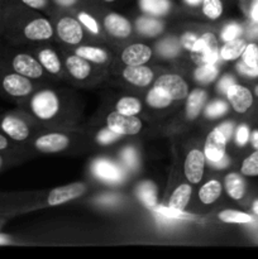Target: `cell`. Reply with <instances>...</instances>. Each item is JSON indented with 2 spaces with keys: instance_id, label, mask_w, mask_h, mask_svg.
Listing matches in <instances>:
<instances>
[{
  "instance_id": "1",
  "label": "cell",
  "mask_w": 258,
  "mask_h": 259,
  "mask_svg": "<svg viewBox=\"0 0 258 259\" xmlns=\"http://www.w3.org/2000/svg\"><path fill=\"white\" fill-rule=\"evenodd\" d=\"M33 91L30 78L0 66V94L9 98H25Z\"/></svg>"
},
{
  "instance_id": "2",
  "label": "cell",
  "mask_w": 258,
  "mask_h": 259,
  "mask_svg": "<svg viewBox=\"0 0 258 259\" xmlns=\"http://www.w3.org/2000/svg\"><path fill=\"white\" fill-rule=\"evenodd\" d=\"M30 110L39 120H50L60 111V99L52 90H42L30 99Z\"/></svg>"
},
{
  "instance_id": "3",
  "label": "cell",
  "mask_w": 258,
  "mask_h": 259,
  "mask_svg": "<svg viewBox=\"0 0 258 259\" xmlns=\"http://www.w3.org/2000/svg\"><path fill=\"white\" fill-rule=\"evenodd\" d=\"M0 132L12 142H24L30 137L28 121L18 113H5L0 115Z\"/></svg>"
},
{
  "instance_id": "4",
  "label": "cell",
  "mask_w": 258,
  "mask_h": 259,
  "mask_svg": "<svg viewBox=\"0 0 258 259\" xmlns=\"http://www.w3.org/2000/svg\"><path fill=\"white\" fill-rule=\"evenodd\" d=\"M194 60L199 65H215L219 60V50H218V40L212 33H205L197 38L194 47L191 48Z\"/></svg>"
},
{
  "instance_id": "5",
  "label": "cell",
  "mask_w": 258,
  "mask_h": 259,
  "mask_svg": "<svg viewBox=\"0 0 258 259\" xmlns=\"http://www.w3.org/2000/svg\"><path fill=\"white\" fill-rule=\"evenodd\" d=\"M106 125L121 136H136L142 131V120L137 115H123L113 111L106 118Z\"/></svg>"
},
{
  "instance_id": "6",
  "label": "cell",
  "mask_w": 258,
  "mask_h": 259,
  "mask_svg": "<svg viewBox=\"0 0 258 259\" xmlns=\"http://www.w3.org/2000/svg\"><path fill=\"white\" fill-rule=\"evenodd\" d=\"M154 86L166 91L172 100H181L189 95V86L186 81L180 75H175V73L162 75L161 77L157 78Z\"/></svg>"
},
{
  "instance_id": "7",
  "label": "cell",
  "mask_w": 258,
  "mask_h": 259,
  "mask_svg": "<svg viewBox=\"0 0 258 259\" xmlns=\"http://www.w3.org/2000/svg\"><path fill=\"white\" fill-rule=\"evenodd\" d=\"M20 32H22L23 38L37 42V40L50 39L53 35V28L50 20L45 18H35L24 23L20 27Z\"/></svg>"
},
{
  "instance_id": "8",
  "label": "cell",
  "mask_w": 258,
  "mask_h": 259,
  "mask_svg": "<svg viewBox=\"0 0 258 259\" xmlns=\"http://www.w3.org/2000/svg\"><path fill=\"white\" fill-rule=\"evenodd\" d=\"M205 161H206V157L204 152L200 149H191L187 153L184 164V172L190 184H199L201 181L204 176Z\"/></svg>"
},
{
  "instance_id": "9",
  "label": "cell",
  "mask_w": 258,
  "mask_h": 259,
  "mask_svg": "<svg viewBox=\"0 0 258 259\" xmlns=\"http://www.w3.org/2000/svg\"><path fill=\"white\" fill-rule=\"evenodd\" d=\"M86 190H88V186L82 182H75V184L66 185V186L56 187L48 195V205L57 206V205L72 201L85 194Z\"/></svg>"
},
{
  "instance_id": "10",
  "label": "cell",
  "mask_w": 258,
  "mask_h": 259,
  "mask_svg": "<svg viewBox=\"0 0 258 259\" xmlns=\"http://www.w3.org/2000/svg\"><path fill=\"white\" fill-rule=\"evenodd\" d=\"M57 34L67 45H78L82 40L81 23L72 17H63L57 23Z\"/></svg>"
},
{
  "instance_id": "11",
  "label": "cell",
  "mask_w": 258,
  "mask_h": 259,
  "mask_svg": "<svg viewBox=\"0 0 258 259\" xmlns=\"http://www.w3.org/2000/svg\"><path fill=\"white\" fill-rule=\"evenodd\" d=\"M227 138L218 128L212 129L206 137L204 146V154L209 162L220 161L225 156Z\"/></svg>"
},
{
  "instance_id": "12",
  "label": "cell",
  "mask_w": 258,
  "mask_h": 259,
  "mask_svg": "<svg viewBox=\"0 0 258 259\" xmlns=\"http://www.w3.org/2000/svg\"><path fill=\"white\" fill-rule=\"evenodd\" d=\"M68 146H70V139L67 136L61 133L45 134L34 142L35 149L43 153H57L65 151Z\"/></svg>"
},
{
  "instance_id": "13",
  "label": "cell",
  "mask_w": 258,
  "mask_h": 259,
  "mask_svg": "<svg viewBox=\"0 0 258 259\" xmlns=\"http://www.w3.org/2000/svg\"><path fill=\"white\" fill-rule=\"evenodd\" d=\"M227 98L230 105L237 113H245L253 103L252 93L242 85L233 83L227 91Z\"/></svg>"
},
{
  "instance_id": "14",
  "label": "cell",
  "mask_w": 258,
  "mask_h": 259,
  "mask_svg": "<svg viewBox=\"0 0 258 259\" xmlns=\"http://www.w3.org/2000/svg\"><path fill=\"white\" fill-rule=\"evenodd\" d=\"M152 58V50L143 43H134L128 46L121 52V61L126 66L144 65Z\"/></svg>"
},
{
  "instance_id": "15",
  "label": "cell",
  "mask_w": 258,
  "mask_h": 259,
  "mask_svg": "<svg viewBox=\"0 0 258 259\" xmlns=\"http://www.w3.org/2000/svg\"><path fill=\"white\" fill-rule=\"evenodd\" d=\"M104 28L115 38H126L132 33V24L126 18L116 13H109L104 18Z\"/></svg>"
},
{
  "instance_id": "16",
  "label": "cell",
  "mask_w": 258,
  "mask_h": 259,
  "mask_svg": "<svg viewBox=\"0 0 258 259\" xmlns=\"http://www.w3.org/2000/svg\"><path fill=\"white\" fill-rule=\"evenodd\" d=\"M124 80L128 81L129 83L134 86H139V88H146L153 80L154 75L153 71L146 65H138V66H128L124 68L123 71Z\"/></svg>"
},
{
  "instance_id": "17",
  "label": "cell",
  "mask_w": 258,
  "mask_h": 259,
  "mask_svg": "<svg viewBox=\"0 0 258 259\" xmlns=\"http://www.w3.org/2000/svg\"><path fill=\"white\" fill-rule=\"evenodd\" d=\"M93 171L100 180L106 182H119L123 180V171L114 162L101 158L94 162Z\"/></svg>"
},
{
  "instance_id": "18",
  "label": "cell",
  "mask_w": 258,
  "mask_h": 259,
  "mask_svg": "<svg viewBox=\"0 0 258 259\" xmlns=\"http://www.w3.org/2000/svg\"><path fill=\"white\" fill-rule=\"evenodd\" d=\"M66 68L77 80H85L91 73V66L89 61L76 53L66 58Z\"/></svg>"
},
{
  "instance_id": "19",
  "label": "cell",
  "mask_w": 258,
  "mask_h": 259,
  "mask_svg": "<svg viewBox=\"0 0 258 259\" xmlns=\"http://www.w3.org/2000/svg\"><path fill=\"white\" fill-rule=\"evenodd\" d=\"M205 100H206V93L201 89H196L190 95H187L186 100V115L190 120L197 118L201 109L204 108Z\"/></svg>"
},
{
  "instance_id": "20",
  "label": "cell",
  "mask_w": 258,
  "mask_h": 259,
  "mask_svg": "<svg viewBox=\"0 0 258 259\" xmlns=\"http://www.w3.org/2000/svg\"><path fill=\"white\" fill-rule=\"evenodd\" d=\"M192 194V187L187 184H182L180 186L176 187L174 192H172L171 197H169V207H174V209L181 210L184 211L186 209L187 204H189L190 199H191Z\"/></svg>"
},
{
  "instance_id": "21",
  "label": "cell",
  "mask_w": 258,
  "mask_h": 259,
  "mask_svg": "<svg viewBox=\"0 0 258 259\" xmlns=\"http://www.w3.org/2000/svg\"><path fill=\"white\" fill-rule=\"evenodd\" d=\"M247 43L242 38H235V39L228 40L220 50V57L224 61H234L239 58L244 52Z\"/></svg>"
},
{
  "instance_id": "22",
  "label": "cell",
  "mask_w": 258,
  "mask_h": 259,
  "mask_svg": "<svg viewBox=\"0 0 258 259\" xmlns=\"http://www.w3.org/2000/svg\"><path fill=\"white\" fill-rule=\"evenodd\" d=\"M223 191L222 184L218 180H210L199 190V199L202 204L210 205L217 201Z\"/></svg>"
},
{
  "instance_id": "23",
  "label": "cell",
  "mask_w": 258,
  "mask_h": 259,
  "mask_svg": "<svg viewBox=\"0 0 258 259\" xmlns=\"http://www.w3.org/2000/svg\"><path fill=\"white\" fill-rule=\"evenodd\" d=\"M225 190L233 200H240L244 196L245 184L238 174H229L225 177Z\"/></svg>"
},
{
  "instance_id": "24",
  "label": "cell",
  "mask_w": 258,
  "mask_h": 259,
  "mask_svg": "<svg viewBox=\"0 0 258 259\" xmlns=\"http://www.w3.org/2000/svg\"><path fill=\"white\" fill-rule=\"evenodd\" d=\"M138 4L144 13L154 17L166 15L171 8L168 0H138Z\"/></svg>"
},
{
  "instance_id": "25",
  "label": "cell",
  "mask_w": 258,
  "mask_h": 259,
  "mask_svg": "<svg viewBox=\"0 0 258 259\" xmlns=\"http://www.w3.org/2000/svg\"><path fill=\"white\" fill-rule=\"evenodd\" d=\"M38 61L43 66V68H46L50 73L56 75V73H58L61 71L60 57H58L55 51L50 50V48L40 50L38 52Z\"/></svg>"
},
{
  "instance_id": "26",
  "label": "cell",
  "mask_w": 258,
  "mask_h": 259,
  "mask_svg": "<svg viewBox=\"0 0 258 259\" xmlns=\"http://www.w3.org/2000/svg\"><path fill=\"white\" fill-rule=\"evenodd\" d=\"M146 101L149 106H152V108L164 109L167 108V106L171 105V103L174 100L169 98V95L166 91L157 88V86H153V88L148 91V94H147Z\"/></svg>"
},
{
  "instance_id": "27",
  "label": "cell",
  "mask_w": 258,
  "mask_h": 259,
  "mask_svg": "<svg viewBox=\"0 0 258 259\" xmlns=\"http://www.w3.org/2000/svg\"><path fill=\"white\" fill-rule=\"evenodd\" d=\"M75 53L88 60L89 62L95 63H105L109 58L106 51H104L103 48L95 47V46H81L76 50Z\"/></svg>"
},
{
  "instance_id": "28",
  "label": "cell",
  "mask_w": 258,
  "mask_h": 259,
  "mask_svg": "<svg viewBox=\"0 0 258 259\" xmlns=\"http://www.w3.org/2000/svg\"><path fill=\"white\" fill-rule=\"evenodd\" d=\"M137 29L147 37H156L163 30V24L158 19L143 17L137 20Z\"/></svg>"
},
{
  "instance_id": "29",
  "label": "cell",
  "mask_w": 258,
  "mask_h": 259,
  "mask_svg": "<svg viewBox=\"0 0 258 259\" xmlns=\"http://www.w3.org/2000/svg\"><path fill=\"white\" fill-rule=\"evenodd\" d=\"M116 111L123 115H138L142 111L141 101L133 96H123L115 105Z\"/></svg>"
},
{
  "instance_id": "30",
  "label": "cell",
  "mask_w": 258,
  "mask_h": 259,
  "mask_svg": "<svg viewBox=\"0 0 258 259\" xmlns=\"http://www.w3.org/2000/svg\"><path fill=\"white\" fill-rule=\"evenodd\" d=\"M137 194H138L139 200L146 206L153 209L157 205V190L152 182H143V184L139 185Z\"/></svg>"
},
{
  "instance_id": "31",
  "label": "cell",
  "mask_w": 258,
  "mask_h": 259,
  "mask_svg": "<svg viewBox=\"0 0 258 259\" xmlns=\"http://www.w3.org/2000/svg\"><path fill=\"white\" fill-rule=\"evenodd\" d=\"M223 223H232V224H247V223H252L253 218L249 214H245L242 211H235V210H223L218 215Z\"/></svg>"
},
{
  "instance_id": "32",
  "label": "cell",
  "mask_w": 258,
  "mask_h": 259,
  "mask_svg": "<svg viewBox=\"0 0 258 259\" xmlns=\"http://www.w3.org/2000/svg\"><path fill=\"white\" fill-rule=\"evenodd\" d=\"M195 78L201 83H209L218 76V68L215 65H200L195 70Z\"/></svg>"
},
{
  "instance_id": "33",
  "label": "cell",
  "mask_w": 258,
  "mask_h": 259,
  "mask_svg": "<svg viewBox=\"0 0 258 259\" xmlns=\"http://www.w3.org/2000/svg\"><path fill=\"white\" fill-rule=\"evenodd\" d=\"M202 13L209 19H218L223 14L222 0H202Z\"/></svg>"
},
{
  "instance_id": "34",
  "label": "cell",
  "mask_w": 258,
  "mask_h": 259,
  "mask_svg": "<svg viewBox=\"0 0 258 259\" xmlns=\"http://www.w3.org/2000/svg\"><path fill=\"white\" fill-rule=\"evenodd\" d=\"M180 51V42L175 38H168L164 39L158 45V52L163 57H176Z\"/></svg>"
},
{
  "instance_id": "35",
  "label": "cell",
  "mask_w": 258,
  "mask_h": 259,
  "mask_svg": "<svg viewBox=\"0 0 258 259\" xmlns=\"http://www.w3.org/2000/svg\"><path fill=\"white\" fill-rule=\"evenodd\" d=\"M240 171L244 176H258V151L253 152L243 161Z\"/></svg>"
},
{
  "instance_id": "36",
  "label": "cell",
  "mask_w": 258,
  "mask_h": 259,
  "mask_svg": "<svg viewBox=\"0 0 258 259\" xmlns=\"http://www.w3.org/2000/svg\"><path fill=\"white\" fill-rule=\"evenodd\" d=\"M153 210L156 212H158V214L163 215V217L168 218V219H187L189 218V215L185 214V210L184 211H181V210H177V209H174V207H166V206H162V205H156V206L153 207Z\"/></svg>"
},
{
  "instance_id": "37",
  "label": "cell",
  "mask_w": 258,
  "mask_h": 259,
  "mask_svg": "<svg viewBox=\"0 0 258 259\" xmlns=\"http://www.w3.org/2000/svg\"><path fill=\"white\" fill-rule=\"evenodd\" d=\"M243 61L245 65L248 66H258V46L254 45V43H250V45H247L244 52L242 55Z\"/></svg>"
},
{
  "instance_id": "38",
  "label": "cell",
  "mask_w": 258,
  "mask_h": 259,
  "mask_svg": "<svg viewBox=\"0 0 258 259\" xmlns=\"http://www.w3.org/2000/svg\"><path fill=\"white\" fill-rule=\"evenodd\" d=\"M77 18H78V22H80L81 24L85 25V27L89 29V32H91L93 34H99V32H100V27H99V23L96 22V19L93 17V15L85 12H80L78 13Z\"/></svg>"
},
{
  "instance_id": "39",
  "label": "cell",
  "mask_w": 258,
  "mask_h": 259,
  "mask_svg": "<svg viewBox=\"0 0 258 259\" xmlns=\"http://www.w3.org/2000/svg\"><path fill=\"white\" fill-rule=\"evenodd\" d=\"M228 110V105L222 100H218V101H212L210 105H207L206 110H205V115L207 118H211L215 119L218 116L223 115L224 113H227Z\"/></svg>"
},
{
  "instance_id": "40",
  "label": "cell",
  "mask_w": 258,
  "mask_h": 259,
  "mask_svg": "<svg viewBox=\"0 0 258 259\" xmlns=\"http://www.w3.org/2000/svg\"><path fill=\"white\" fill-rule=\"evenodd\" d=\"M120 137H121V134L111 131L110 128H106V129H103V131L99 132L98 136H96V141H98L100 144H109V143H113V142L118 141V139H120Z\"/></svg>"
},
{
  "instance_id": "41",
  "label": "cell",
  "mask_w": 258,
  "mask_h": 259,
  "mask_svg": "<svg viewBox=\"0 0 258 259\" xmlns=\"http://www.w3.org/2000/svg\"><path fill=\"white\" fill-rule=\"evenodd\" d=\"M121 158H123L124 163L129 168H136L138 166V156H137V152L133 148H131V147L121 151Z\"/></svg>"
},
{
  "instance_id": "42",
  "label": "cell",
  "mask_w": 258,
  "mask_h": 259,
  "mask_svg": "<svg viewBox=\"0 0 258 259\" xmlns=\"http://www.w3.org/2000/svg\"><path fill=\"white\" fill-rule=\"evenodd\" d=\"M240 33H242V28H240L239 25L229 24L222 30V34L220 35H222V39L224 40V42H228V40L235 39V38L239 37Z\"/></svg>"
},
{
  "instance_id": "43",
  "label": "cell",
  "mask_w": 258,
  "mask_h": 259,
  "mask_svg": "<svg viewBox=\"0 0 258 259\" xmlns=\"http://www.w3.org/2000/svg\"><path fill=\"white\" fill-rule=\"evenodd\" d=\"M235 141L239 146H244L249 141V129L247 125H240L238 128L237 134H235Z\"/></svg>"
},
{
  "instance_id": "44",
  "label": "cell",
  "mask_w": 258,
  "mask_h": 259,
  "mask_svg": "<svg viewBox=\"0 0 258 259\" xmlns=\"http://www.w3.org/2000/svg\"><path fill=\"white\" fill-rule=\"evenodd\" d=\"M197 38L199 37H197L195 33H192V32L185 33V34L181 37V46L185 48V50L191 51V48L194 47V45H195V42L197 40Z\"/></svg>"
},
{
  "instance_id": "45",
  "label": "cell",
  "mask_w": 258,
  "mask_h": 259,
  "mask_svg": "<svg viewBox=\"0 0 258 259\" xmlns=\"http://www.w3.org/2000/svg\"><path fill=\"white\" fill-rule=\"evenodd\" d=\"M238 71H239L240 73H243V75L258 76V66H254V67H252V66L245 65L244 62H242V63H239V65H238Z\"/></svg>"
},
{
  "instance_id": "46",
  "label": "cell",
  "mask_w": 258,
  "mask_h": 259,
  "mask_svg": "<svg viewBox=\"0 0 258 259\" xmlns=\"http://www.w3.org/2000/svg\"><path fill=\"white\" fill-rule=\"evenodd\" d=\"M233 128H234V125H233L232 123H223L222 125L218 126V129H219V131L224 134V137L227 138V141H229V139L232 138Z\"/></svg>"
},
{
  "instance_id": "47",
  "label": "cell",
  "mask_w": 258,
  "mask_h": 259,
  "mask_svg": "<svg viewBox=\"0 0 258 259\" xmlns=\"http://www.w3.org/2000/svg\"><path fill=\"white\" fill-rule=\"evenodd\" d=\"M233 83H235L234 80H233V77H230V76H225V77H223L222 81L219 82V90L222 91V93L227 94L228 89H229Z\"/></svg>"
},
{
  "instance_id": "48",
  "label": "cell",
  "mask_w": 258,
  "mask_h": 259,
  "mask_svg": "<svg viewBox=\"0 0 258 259\" xmlns=\"http://www.w3.org/2000/svg\"><path fill=\"white\" fill-rule=\"evenodd\" d=\"M5 20H7V5L0 2V29L4 30Z\"/></svg>"
},
{
  "instance_id": "49",
  "label": "cell",
  "mask_w": 258,
  "mask_h": 259,
  "mask_svg": "<svg viewBox=\"0 0 258 259\" xmlns=\"http://www.w3.org/2000/svg\"><path fill=\"white\" fill-rule=\"evenodd\" d=\"M209 163H211L214 168H217V169H224V168H227V166H228V164H229V159H228L227 154H225V156L223 157V158L220 159V161L209 162Z\"/></svg>"
},
{
  "instance_id": "50",
  "label": "cell",
  "mask_w": 258,
  "mask_h": 259,
  "mask_svg": "<svg viewBox=\"0 0 258 259\" xmlns=\"http://www.w3.org/2000/svg\"><path fill=\"white\" fill-rule=\"evenodd\" d=\"M249 14H250V18H252L253 22L258 23V0H253L252 2Z\"/></svg>"
},
{
  "instance_id": "51",
  "label": "cell",
  "mask_w": 258,
  "mask_h": 259,
  "mask_svg": "<svg viewBox=\"0 0 258 259\" xmlns=\"http://www.w3.org/2000/svg\"><path fill=\"white\" fill-rule=\"evenodd\" d=\"M10 139L8 138L5 134H3L0 132V151H4V149H10Z\"/></svg>"
},
{
  "instance_id": "52",
  "label": "cell",
  "mask_w": 258,
  "mask_h": 259,
  "mask_svg": "<svg viewBox=\"0 0 258 259\" xmlns=\"http://www.w3.org/2000/svg\"><path fill=\"white\" fill-rule=\"evenodd\" d=\"M8 158H9V149H4V151H0V171L5 167L7 164Z\"/></svg>"
},
{
  "instance_id": "53",
  "label": "cell",
  "mask_w": 258,
  "mask_h": 259,
  "mask_svg": "<svg viewBox=\"0 0 258 259\" xmlns=\"http://www.w3.org/2000/svg\"><path fill=\"white\" fill-rule=\"evenodd\" d=\"M56 4H58L60 7H73L78 0H55Z\"/></svg>"
},
{
  "instance_id": "54",
  "label": "cell",
  "mask_w": 258,
  "mask_h": 259,
  "mask_svg": "<svg viewBox=\"0 0 258 259\" xmlns=\"http://www.w3.org/2000/svg\"><path fill=\"white\" fill-rule=\"evenodd\" d=\"M250 142H252V146L258 151V131L253 132L250 136Z\"/></svg>"
},
{
  "instance_id": "55",
  "label": "cell",
  "mask_w": 258,
  "mask_h": 259,
  "mask_svg": "<svg viewBox=\"0 0 258 259\" xmlns=\"http://www.w3.org/2000/svg\"><path fill=\"white\" fill-rule=\"evenodd\" d=\"M189 5H192V7H196V5H200L202 3V0H185Z\"/></svg>"
},
{
  "instance_id": "56",
  "label": "cell",
  "mask_w": 258,
  "mask_h": 259,
  "mask_svg": "<svg viewBox=\"0 0 258 259\" xmlns=\"http://www.w3.org/2000/svg\"><path fill=\"white\" fill-rule=\"evenodd\" d=\"M253 211L258 215V200H255V201L253 202Z\"/></svg>"
},
{
  "instance_id": "57",
  "label": "cell",
  "mask_w": 258,
  "mask_h": 259,
  "mask_svg": "<svg viewBox=\"0 0 258 259\" xmlns=\"http://www.w3.org/2000/svg\"><path fill=\"white\" fill-rule=\"evenodd\" d=\"M254 93H255V95H257V96H258V85H257V86H255V89H254Z\"/></svg>"
},
{
  "instance_id": "58",
  "label": "cell",
  "mask_w": 258,
  "mask_h": 259,
  "mask_svg": "<svg viewBox=\"0 0 258 259\" xmlns=\"http://www.w3.org/2000/svg\"><path fill=\"white\" fill-rule=\"evenodd\" d=\"M103 2H106V3H113V2H115V0H103Z\"/></svg>"
},
{
  "instance_id": "59",
  "label": "cell",
  "mask_w": 258,
  "mask_h": 259,
  "mask_svg": "<svg viewBox=\"0 0 258 259\" xmlns=\"http://www.w3.org/2000/svg\"><path fill=\"white\" fill-rule=\"evenodd\" d=\"M0 2H2V3H5V2H7V0H0Z\"/></svg>"
}]
</instances>
